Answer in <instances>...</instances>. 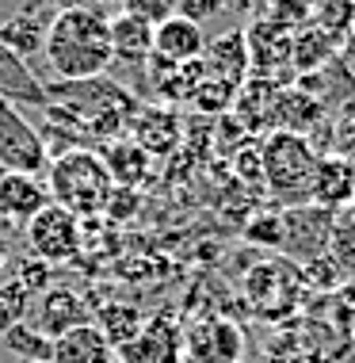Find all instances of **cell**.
<instances>
[{
  "instance_id": "8",
  "label": "cell",
  "mask_w": 355,
  "mask_h": 363,
  "mask_svg": "<svg viewBox=\"0 0 355 363\" xmlns=\"http://www.w3.org/2000/svg\"><path fill=\"white\" fill-rule=\"evenodd\" d=\"M50 363H115V348L96 321H81L50 337Z\"/></svg>"
},
{
  "instance_id": "19",
  "label": "cell",
  "mask_w": 355,
  "mask_h": 363,
  "mask_svg": "<svg viewBox=\"0 0 355 363\" xmlns=\"http://www.w3.org/2000/svg\"><path fill=\"white\" fill-rule=\"evenodd\" d=\"M325 257L340 272V279H355V214H337L325 245Z\"/></svg>"
},
{
  "instance_id": "20",
  "label": "cell",
  "mask_w": 355,
  "mask_h": 363,
  "mask_svg": "<svg viewBox=\"0 0 355 363\" xmlns=\"http://www.w3.org/2000/svg\"><path fill=\"white\" fill-rule=\"evenodd\" d=\"M96 325L103 329V337L111 340V348H126L130 340H137V333H142V313L130 310V306H118V302H111V306L100 310V321Z\"/></svg>"
},
{
  "instance_id": "25",
  "label": "cell",
  "mask_w": 355,
  "mask_h": 363,
  "mask_svg": "<svg viewBox=\"0 0 355 363\" xmlns=\"http://www.w3.org/2000/svg\"><path fill=\"white\" fill-rule=\"evenodd\" d=\"M27 291L12 283V287H0V333L8 325H16V321H23V310H27Z\"/></svg>"
},
{
  "instance_id": "15",
  "label": "cell",
  "mask_w": 355,
  "mask_h": 363,
  "mask_svg": "<svg viewBox=\"0 0 355 363\" xmlns=\"http://www.w3.org/2000/svg\"><path fill=\"white\" fill-rule=\"evenodd\" d=\"M38 298H43V302H38V325L35 329H43L46 337H57V333H65V329L88 321L84 318V302H81V294H77V291L46 287Z\"/></svg>"
},
{
  "instance_id": "12",
  "label": "cell",
  "mask_w": 355,
  "mask_h": 363,
  "mask_svg": "<svg viewBox=\"0 0 355 363\" xmlns=\"http://www.w3.org/2000/svg\"><path fill=\"white\" fill-rule=\"evenodd\" d=\"M130 138L142 145L150 157H161V153H172L180 145V119L164 107H145L130 119Z\"/></svg>"
},
{
  "instance_id": "14",
  "label": "cell",
  "mask_w": 355,
  "mask_h": 363,
  "mask_svg": "<svg viewBox=\"0 0 355 363\" xmlns=\"http://www.w3.org/2000/svg\"><path fill=\"white\" fill-rule=\"evenodd\" d=\"M0 96H8L12 104H31V107H46V100H50L43 81L31 73V65L16 50H8L4 43H0Z\"/></svg>"
},
{
  "instance_id": "26",
  "label": "cell",
  "mask_w": 355,
  "mask_h": 363,
  "mask_svg": "<svg viewBox=\"0 0 355 363\" xmlns=\"http://www.w3.org/2000/svg\"><path fill=\"white\" fill-rule=\"evenodd\" d=\"M19 287H23L27 294H43L46 287H50V264H43V260H31L23 272H19Z\"/></svg>"
},
{
  "instance_id": "13",
  "label": "cell",
  "mask_w": 355,
  "mask_h": 363,
  "mask_svg": "<svg viewBox=\"0 0 355 363\" xmlns=\"http://www.w3.org/2000/svg\"><path fill=\"white\" fill-rule=\"evenodd\" d=\"M46 23H50V16L43 12V4H38V0H27L23 12H16L8 23H0V43L27 62L31 54H43Z\"/></svg>"
},
{
  "instance_id": "21",
  "label": "cell",
  "mask_w": 355,
  "mask_h": 363,
  "mask_svg": "<svg viewBox=\"0 0 355 363\" xmlns=\"http://www.w3.org/2000/svg\"><path fill=\"white\" fill-rule=\"evenodd\" d=\"M4 345L27 363H50V337L43 329L27 325V321H16V325L4 329Z\"/></svg>"
},
{
  "instance_id": "29",
  "label": "cell",
  "mask_w": 355,
  "mask_h": 363,
  "mask_svg": "<svg viewBox=\"0 0 355 363\" xmlns=\"http://www.w3.org/2000/svg\"><path fill=\"white\" fill-rule=\"evenodd\" d=\"M115 363H118V359H115Z\"/></svg>"
},
{
  "instance_id": "11",
  "label": "cell",
  "mask_w": 355,
  "mask_h": 363,
  "mask_svg": "<svg viewBox=\"0 0 355 363\" xmlns=\"http://www.w3.org/2000/svg\"><path fill=\"white\" fill-rule=\"evenodd\" d=\"M313 203L329 211H344L355 203V164L340 153H329L317 161V176H313Z\"/></svg>"
},
{
  "instance_id": "9",
  "label": "cell",
  "mask_w": 355,
  "mask_h": 363,
  "mask_svg": "<svg viewBox=\"0 0 355 363\" xmlns=\"http://www.w3.org/2000/svg\"><path fill=\"white\" fill-rule=\"evenodd\" d=\"M46 203H50V191L35 172H0V214L8 222L27 225Z\"/></svg>"
},
{
  "instance_id": "10",
  "label": "cell",
  "mask_w": 355,
  "mask_h": 363,
  "mask_svg": "<svg viewBox=\"0 0 355 363\" xmlns=\"http://www.w3.org/2000/svg\"><path fill=\"white\" fill-rule=\"evenodd\" d=\"M244 348V337L233 321H203L187 337V352L195 363H237Z\"/></svg>"
},
{
  "instance_id": "18",
  "label": "cell",
  "mask_w": 355,
  "mask_h": 363,
  "mask_svg": "<svg viewBox=\"0 0 355 363\" xmlns=\"http://www.w3.org/2000/svg\"><path fill=\"white\" fill-rule=\"evenodd\" d=\"M332 46L337 43H332L321 27H302L298 35H291V65L298 73H313L321 62H329Z\"/></svg>"
},
{
  "instance_id": "2",
  "label": "cell",
  "mask_w": 355,
  "mask_h": 363,
  "mask_svg": "<svg viewBox=\"0 0 355 363\" xmlns=\"http://www.w3.org/2000/svg\"><path fill=\"white\" fill-rule=\"evenodd\" d=\"M111 188H115V180H111V172H107L103 157L96 150H84V145L50 157V164H46V191H50V203L65 207L69 214H77L81 222L100 218Z\"/></svg>"
},
{
  "instance_id": "28",
  "label": "cell",
  "mask_w": 355,
  "mask_h": 363,
  "mask_svg": "<svg viewBox=\"0 0 355 363\" xmlns=\"http://www.w3.org/2000/svg\"><path fill=\"white\" fill-rule=\"evenodd\" d=\"M351 38H355V23H351Z\"/></svg>"
},
{
  "instance_id": "16",
  "label": "cell",
  "mask_w": 355,
  "mask_h": 363,
  "mask_svg": "<svg viewBox=\"0 0 355 363\" xmlns=\"http://www.w3.org/2000/svg\"><path fill=\"white\" fill-rule=\"evenodd\" d=\"M103 145H107V150L100 157H103V164H107V172H111L115 184H123V188H137V184L150 176L153 157L145 153L134 138H115V142H103Z\"/></svg>"
},
{
  "instance_id": "17",
  "label": "cell",
  "mask_w": 355,
  "mask_h": 363,
  "mask_svg": "<svg viewBox=\"0 0 355 363\" xmlns=\"http://www.w3.org/2000/svg\"><path fill=\"white\" fill-rule=\"evenodd\" d=\"M111 50H115V62H150L153 57V23L137 16H115L111 19Z\"/></svg>"
},
{
  "instance_id": "23",
  "label": "cell",
  "mask_w": 355,
  "mask_h": 363,
  "mask_svg": "<svg viewBox=\"0 0 355 363\" xmlns=\"http://www.w3.org/2000/svg\"><path fill=\"white\" fill-rule=\"evenodd\" d=\"M176 4H180V0H123V12L157 27V23H164V19L176 12Z\"/></svg>"
},
{
  "instance_id": "3",
  "label": "cell",
  "mask_w": 355,
  "mask_h": 363,
  "mask_svg": "<svg viewBox=\"0 0 355 363\" xmlns=\"http://www.w3.org/2000/svg\"><path fill=\"white\" fill-rule=\"evenodd\" d=\"M317 150L305 134L271 130L260 145L264 164V188L279 207H302L313 203V176H317Z\"/></svg>"
},
{
  "instance_id": "7",
  "label": "cell",
  "mask_w": 355,
  "mask_h": 363,
  "mask_svg": "<svg viewBox=\"0 0 355 363\" xmlns=\"http://www.w3.org/2000/svg\"><path fill=\"white\" fill-rule=\"evenodd\" d=\"M203 50H206V38L199 19L172 12L164 23L153 27V57H161V62L187 65V62H199Z\"/></svg>"
},
{
  "instance_id": "1",
  "label": "cell",
  "mask_w": 355,
  "mask_h": 363,
  "mask_svg": "<svg viewBox=\"0 0 355 363\" xmlns=\"http://www.w3.org/2000/svg\"><path fill=\"white\" fill-rule=\"evenodd\" d=\"M43 54L57 81H92L115 62L111 19L96 4H69L50 16L43 38Z\"/></svg>"
},
{
  "instance_id": "24",
  "label": "cell",
  "mask_w": 355,
  "mask_h": 363,
  "mask_svg": "<svg viewBox=\"0 0 355 363\" xmlns=\"http://www.w3.org/2000/svg\"><path fill=\"white\" fill-rule=\"evenodd\" d=\"M249 241L268 245V249H283V218L279 214H260L256 222H249Z\"/></svg>"
},
{
  "instance_id": "22",
  "label": "cell",
  "mask_w": 355,
  "mask_h": 363,
  "mask_svg": "<svg viewBox=\"0 0 355 363\" xmlns=\"http://www.w3.org/2000/svg\"><path fill=\"white\" fill-rule=\"evenodd\" d=\"M313 12V27H321L332 43H340L344 35H351L355 23V0H317L310 8Z\"/></svg>"
},
{
  "instance_id": "6",
  "label": "cell",
  "mask_w": 355,
  "mask_h": 363,
  "mask_svg": "<svg viewBox=\"0 0 355 363\" xmlns=\"http://www.w3.org/2000/svg\"><path fill=\"white\" fill-rule=\"evenodd\" d=\"M279 218H283V249L298 264H305L325 252L337 211L317 207V203H302V207H283Z\"/></svg>"
},
{
  "instance_id": "5",
  "label": "cell",
  "mask_w": 355,
  "mask_h": 363,
  "mask_svg": "<svg viewBox=\"0 0 355 363\" xmlns=\"http://www.w3.org/2000/svg\"><path fill=\"white\" fill-rule=\"evenodd\" d=\"M50 164L43 134L31 126L19 104L0 96V172H35L43 176Z\"/></svg>"
},
{
  "instance_id": "27",
  "label": "cell",
  "mask_w": 355,
  "mask_h": 363,
  "mask_svg": "<svg viewBox=\"0 0 355 363\" xmlns=\"http://www.w3.org/2000/svg\"><path fill=\"white\" fill-rule=\"evenodd\" d=\"M337 298H340V310L348 313V333H355V279H344L337 287Z\"/></svg>"
},
{
  "instance_id": "4",
  "label": "cell",
  "mask_w": 355,
  "mask_h": 363,
  "mask_svg": "<svg viewBox=\"0 0 355 363\" xmlns=\"http://www.w3.org/2000/svg\"><path fill=\"white\" fill-rule=\"evenodd\" d=\"M27 249L43 264H69L84 249V222L69 214L57 203H46L43 211L27 222Z\"/></svg>"
}]
</instances>
